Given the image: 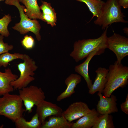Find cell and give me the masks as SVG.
<instances>
[{"label":"cell","mask_w":128,"mask_h":128,"mask_svg":"<svg viewBox=\"0 0 128 128\" xmlns=\"http://www.w3.org/2000/svg\"><path fill=\"white\" fill-rule=\"evenodd\" d=\"M106 28L100 36L96 38L79 40L74 43L73 50L70 54L78 62L86 57L91 52L96 51L100 55L107 48V29Z\"/></svg>","instance_id":"6da1fadb"},{"label":"cell","mask_w":128,"mask_h":128,"mask_svg":"<svg viewBox=\"0 0 128 128\" xmlns=\"http://www.w3.org/2000/svg\"><path fill=\"white\" fill-rule=\"evenodd\" d=\"M128 81V67L117 61L110 65L107 76V81L103 93L105 97H110L115 90L123 87Z\"/></svg>","instance_id":"7a4b0ae2"},{"label":"cell","mask_w":128,"mask_h":128,"mask_svg":"<svg viewBox=\"0 0 128 128\" xmlns=\"http://www.w3.org/2000/svg\"><path fill=\"white\" fill-rule=\"evenodd\" d=\"M121 8L118 0H107L104 3L100 15L94 21V24L101 26L102 29L105 30L114 23H128L124 18L125 16Z\"/></svg>","instance_id":"3957f363"},{"label":"cell","mask_w":128,"mask_h":128,"mask_svg":"<svg viewBox=\"0 0 128 128\" xmlns=\"http://www.w3.org/2000/svg\"><path fill=\"white\" fill-rule=\"evenodd\" d=\"M23 105L19 95L6 93L0 98V115L4 116L15 122L23 117L26 111Z\"/></svg>","instance_id":"277c9868"},{"label":"cell","mask_w":128,"mask_h":128,"mask_svg":"<svg viewBox=\"0 0 128 128\" xmlns=\"http://www.w3.org/2000/svg\"><path fill=\"white\" fill-rule=\"evenodd\" d=\"M5 3L7 5L15 6L19 12L20 21L16 24L12 28L22 34L32 32L35 34L37 40L40 41L41 39L40 33L41 25L36 19H31L24 13L25 7L20 5L19 0H5Z\"/></svg>","instance_id":"5b68a950"},{"label":"cell","mask_w":128,"mask_h":128,"mask_svg":"<svg viewBox=\"0 0 128 128\" xmlns=\"http://www.w3.org/2000/svg\"><path fill=\"white\" fill-rule=\"evenodd\" d=\"M24 61L17 64L20 73L19 77L11 83V85L14 90H19L27 87L35 79L33 77L34 71L38 68L35 61L28 55L24 54Z\"/></svg>","instance_id":"8992f818"},{"label":"cell","mask_w":128,"mask_h":128,"mask_svg":"<svg viewBox=\"0 0 128 128\" xmlns=\"http://www.w3.org/2000/svg\"><path fill=\"white\" fill-rule=\"evenodd\" d=\"M19 90V95L25 107V110L31 113L32 108L46 98L41 88L33 85L23 88Z\"/></svg>","instance_id":"52a82bcc"},{"label":"cell","mask_w":128,"mask_h":128,"mask_svg":"<svg viewBox=\"0 0 128 128\" xmlns=\"http://www.w3.org/2000/svg\"><path fill=\"white\" fill-rule=\"evenodd\" d=\"M107 48L112 51L117 58L118 64L128 55V38L119 34L114 33L108 37Z\"/></svg>","instance_id":"ba28073f"},{"label":"cell","mask_w":128,"mask_h":128,"mask_svg":"<svg viewBox=\"0 0 128 128\" xmlns=\"http://www.w3.org/2000/svg\"><path fill=\"white\" fill-rule=\"evenodd\" d=\"M36 106V113L38 115L41 125L44 123L48 117L52 116H60L63 114V111L61 107L45 100L40 101Z\"/></svg>","instance_id":"9c48e42d"},{"label":"cell","mask_w":128,"mask_h":128,"mask_svg":"<svg viewBox=\"0 0 128 128\" xmlns=\"http://www.w3.org/2000/svg\"><path fill=\"white\" fill-rule=\"evenodd\" d=\"M90 109L85 103L76 102L71 104L64 111L63 114L69 122L79 119L90 112Z\"/></svg>","instance_id":"30bf717a"},{"label":"cell","mask_w":128,"mask_h":128,"mask_svg":"<svg viewBox=\"0 0 128 128\" xmlns=\"http://www.w3.org/2000/svg\"><path fill=\"white\" fill-rule=\"evenodd\" d=\"M97 94L100 100L96 105V110L99 114H110L118 111L115 96L112 94L109 97H105L100 92Z\"/></svg>","instance_id":"8fae6325"},{"label":"cell","mask_w":128,"mask_h":128,"mask_svg":"<svg viewBox=\"0 0 128 128\" xmlns=\"http://www.w3.org/2000/svg\"><path fill=\"white\" fill-rule=\"evenodd\" d=\"M18 78V76L13 74L9 68L5 69L4 72L0 71V96L14 91V89L11 83Z\"/></svg>","instance_id":"7c38bea8"},{"label":"cell","mask_w":128,"mask_h":128,"mask_svg":"<svg viewBox=\"0 0 128 128\" xmlns=\"http://www.w3.org/2000/svg\"><path fill=\"white\" fill-rule=\"evenodd\" d=\"M109 69L105 68H98L96 71V76L92 85L89 89V94L93 95L96 92L103 93L107 81Z\"/></svg>","instance_id":"4fadbf2b"},{"label":"cell","mask_w":128,"mask_h":128,"mask_svg":"<svg viewBox=\"0 0 128 128\" xmlns=\"http://www.w3.org/2000/svg\"><path fill=\"white\" fill-rule=\"evenodd\" d=\"M82 78L79 75L72 73L65 79V82L67 86L65 90L59 95L56 101H59L70 97L75 92L74 89L77 85L81 81Z\"/></svg>","instance_id":"5bb4252c"},{"label":"cell","mask_w":128,"mask_h":128,"mask_svg":"<svg viewBox=\"0 0 128 128\" xmlns=\"http://www.w3.org/2000/svg\"><path fill=\"white\" fill-rule=\"evenodd\" d=\"M99 114L95 108L80 118L76 122L73 123L71 128H91L95 124Z\"/></svg>","instance_id":"9a60e30c"},{"label":"cell","mask_w":128,"mask_h":128,"mask_svg":"<svg viewBox=\"0 0 128 128\" xmlns=\"http://www.w3.org/2000/svg\"><path fill=\"white\" fill-rule=\"evenodd\" d=\"M97 51H94L90 53L86 57V60L82 63L75 66L74 70L82 76L85 80L87 87L89 89L92 86V80L90 79L88 73V66L92 58L96 55H99Z\"/></svg>","instance_id":"2e32d148"},{"label":"cell","mask_w":128,"mask_h":128,"mask_svg":"<svg viewBox=\"0 0 128 128\" xmlns=\"http://www.w3.org/2000/svg\"><path fill=\"white\" fill-rule=\"evenodd\" d=\"M69 122L63 114L60 116H49L48 120L41 125V128H71L73 124Z\"/></svg>","instance_id":"e0dca14e"},{"label":"cell","mask_w":128,"mask_h":128,"mask_svg":"<svg viewBox=\"0 0 128 128\" xmlns=\"http://www.w3.org/2000/svg\"><path fill=\"white\" fill-rule=\"evenodd\" d=\"M26 7L25 14L30 19L42 20V14L37 0H19Z\"/></svg>","instance_id":"ac0fdd59"},{"label":"cell","mask_w":128,"mask_h":128,"mask_svg":"<svg viewBox=\"0 0 128 128\" xmlns=\"http://www.w3.org/2000/svg\"><path fill=\"white\" fill-rule=\"evenodd\" d=\"M14 123L16 128H40L41 124L39 120L38 115L36 113L30 121H27L22 117Z\"/></svg>","instance_id":"d6986e66"},{"label":"cell","mask_w":128,"mask_h":128,"mask_svg":"<svg viewBox=\"0 0 128 128\" xmlns=\"http://www.w3.org/2000/svg\"><path fill=\"white\" fill-rule=\"evenodd\" d=\"M76 0L84 3L87 6L93 15L91 20L94 17L98 18L99 16L105 3V2L101 0Z\"/></svg>","instance_id":"ffe728a7"},{"label":"cell","mask_w":128,"mask_h":128,"mask_svg":"<svg viewBox=\"0 0 128 128\" xmlns=\"http://www.w3.org/2000/svg\"><path fill=\"white\" fill-rule=\"evenodd\" d=\"M112 115L109 114H100L92 128H114Z\"/></svg>","instance_id":"44dd1931"},{"label":"cell","mask_w":128,"mask_h":128,"mask_svg":"<svg viewBox=\"0 0 128 128\" xmlns=\"http://www.w3.org/2000/svg\"><path fill=\"white\" fill-rule=\"evenodd\" d=\"M24 54L19 53H14L13 54L6 52L0 55V68L3 67H7L9 63L17 59L23 60Z\"/></svg>","instance_id":"7402d4cb"},{"label":"cell","mask_w":128,"mask_h":128,"mask_svg":"<svg viewBox=\"0 0 128 128\" xmlns=\"http://www.w3.org/2000/svg\"><path fill=\"white\" fill-rule=\"evenodd\" d=\"M12 20L11 17L9 14L5 15L0 19V34L5 37H8L10 34L8 26Z\"/></svg>","instance_id":"603a6c76"},{"label":"cell","mask_w":128,"mask_h":128,"mask_svg":"<svg viewBox=\"0 0 128 128\" xmlns=\"http://www.w3.org/2000/svg\"><path fill=\"white\" fill-rule=\"evenodd\" d=\"M42 4L40 7V9L42 10L43 14H51L57 17L56 14L50 3L43 1H42Z\"/></svg>","instance_id":"cb8c5ba5"},{"label":"cell","mask_w":128,"mask_h":128,"mask_svg":"<svg viewBox=\"0 0 128 128\" xmlns=\"http://www.w3.org/2000/svg\"><path fill=\"white\" fill-rule=\"evenodd\" d=\"M22 45L26 49L30 50L32 49L35 45L34 40L31 36L26 35L21 40Z\"/></svg>","instance_id":"d4e9b609"},{"label":"cell","mask_w":128,"mask_h":128,"mask_svg":"<svg viewBox=\"0 0 128 128\" xmlns=\"http://www.w3.org/2000/svg\"><path fill=\"white\" fill-rule=\"evenodd\" d=\"M4 38V36L0 35V55L12 50L14 48L12 45H9L7 43H5Z\"/></svg>","instance_id":"484cf974"},{"label":"cell","mask_w":128,"mask_h":128,"mask_svg":"<svg viewBox=\"0 0 128 128\" xmlns=\"http://www.w3.org/2000/svg\"><path fill=\"white\" fill-rule=\"evenodd\" d=\"M42 20L46 22L47 24L53 27L56 25L57 17L50 14H44L42 13Z\"/></svg>","instance_id":"4316f807"},{"label":"cell","mask_w":128,"mask_h":128,"mask_svg":"<svg viewBox=\"0 0 128 128\" xmlns=\"http://www.w3.org/2000/svg\"><path fill=\"white\" fill-rule=\"evenodd\" d=\"M122 111L127 114H128V94H127L125 101L120 105Z\"/></svg>","instance_id":"83f0119b"},{"label":"cell","mask_w":128,"mask_h":128,"mask_svg":"<svg viewBox=\"0 0 128 128\" xmlns=\"http://www.w3.org/2000/svg\"><path fill=\"white\" fill-rule=\"evenodd\" d=\"M119 5L124 9L128 8V0H118Z\"/></svg>","instance_id":"f1b7e54d"},{"label":"cell","mask_w":128,"mask_h":128,"mask_svg":"<svg viewBox=\"0 0 128 128\" xmlns=\"http://www.w3.org/2000/svg\"><path fill=\"white\" fill-rule=\"evenodd\" d=\"M123 30L124 31V32L126 35H127L128 34V28L127 27H125L123 29Z\"/></svg>","instance_id":"f546056e"},{"label":"cell","mask_w":128,"mask_h":128,"mask_svg":"<svg viewBox=\"0 0 128 128\" xmlns=\"http://www.w3.org/2000/svg\"><path fill=\"white\" fill-rule=\"evenodd\" d=\"M4 0H0V1H4Z\"/></svg>","instance_id":"4dcf8cb0"}]
</instances>
